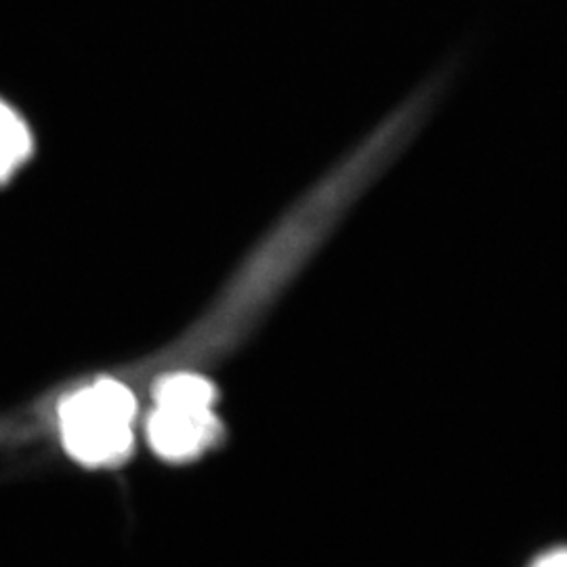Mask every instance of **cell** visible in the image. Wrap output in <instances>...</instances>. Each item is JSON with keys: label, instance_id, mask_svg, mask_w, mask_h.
Returning <instances> with one entry per match:
<instances>
[{"label": "cell", "instance_id": "3957f363", "mask_svg": "<svg viewBox=\"0 0 567 567\" xmlns=\"http://www.w3.org/2000/svg\"><path fill=\"white\" fill-rule=\"evenodd\" d=\"M34 137L25 118L11 103L0 100V185L11 182L32 158Z\"/></svg>", "mask_w": 567, "mask_h": 567}, {"label": "cell", "instance_id": "6da1fadb", "mask_svg": "<svg viewBox=\"0 0 567 567\" xmlns=\"http://www.w3.org/2000/svg\"><path fill=\"white\" fill-rule=\"evenodd\" d=\"M137 402L121 381L102 379L82 386L60 408L68 452L84 465H105L128 450Z\"/></svg>", "mask_w": 567, "mask_h": 567}, {"label": "cell", "instance_id": "277c9868", "mask_svg": "<svg viewBox=\"0 0 567 567\" xmlns=\"http://www.w3.org/2000/svg\"><path fill=\"white\" fill-rule=\"evenodd\" d=\"M532 567H567V548H555L538 557Z\"/></svg>", "mask_w": 567, "mask_h": 567}, {"label": "cell", "instance_id": "7a4b0ae2", "mask_svg": "<svg viewBox=\"0 0 567 567\" xmlns=\"http://www.w3.org/2000/svg\"><path fill=\"white\" fill-rule=\"evenodd\" d=\"M213 404L215 391L200 374L177 372L163 379L150 419V440L156 452L183 461L204 450L217 431Z\"/></svg>", "mask_w": 567, "mask_h": 567}]
</instances>
